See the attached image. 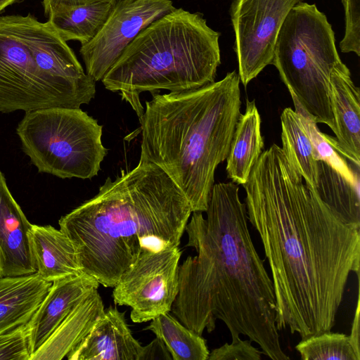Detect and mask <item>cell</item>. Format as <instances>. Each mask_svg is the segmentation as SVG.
Segmentation results:
<instances>
[{"label":"cell","mask_w":360,"mask_h":360,"mask_svg":"<svg viewBox=\"0 0 360 360\" xmlns=\"http://www.w3.org/2000/svg\"><path fill=\"white\" fill-rule=\"evenodd\" d=\"M243 187L248 221L270 267L277 329L301 339L331 330L350 274L359 276L360 228L340 219L304 184L275 143Z\"/></svg>","instance_id":"1"},{"label":"cell","mask_w":360,"mask_h":360,"mask_svg":"<svg viewBox=\"0 0 360 360\" xmlns=\"http://www.w3.org/2000/svg\"><path fill=\"white\" fill-rule=\"evenodd\" d=\"M205 212H193L186 226V245L197 255L179 266L170 311L200 335L220 320L232 342L243 335L269 359L289 360L276 327L273 283L252 239L238 184H214Z\"/></svg>","instance_id":"2"},{"label":"cell","mask_w":360,"mask_h":360,"mask_svg":"<svg viewBox=\"0 0 360 360\" xmlns=\"http://www.w3.org/2000/svg\"><path fill=\"white\" fill-rule=\"evenodd\" d=\"M192 214L184 194L156 165L139 160L108 177L93 198L63 216L82 270L111 287L143 252L178 247Z\"/></svg>","instance_id":"3"},{"label":"cell","mask_w":360,"mask_h":360,"mask_svg":"<svg viewBox=\"0 0 360 360\" xmlns=\"http://www.w3.org/2000/svg\"><path fill=\"white\" fill-rule=\"evenodd\" d=\"M240 77L228 72L200 88L152 93L139 119L141 161L163 170L188 200L205 212L217 166L229 154L240 115Z\"/></svg>","instance_id":"4"},{"label":"cell","mask_w":360,"mask_h":360,"mask_svg":"<svg viewBox=\"0 0 360 360\" xmlns=\"http://www.w3.org/2000/svg\"><path fill=\"white\" fill-rule=\"evenodd\" d=\"M219 35L200 13L175 8L141 30L101 82L140 118L142 92L189 91L215 82Z\"/></svg>","instance_id":"5"},{"label":"cell","mask_w":360,"mask_h":360,"mask_svg":"<svg viewBox=\"0 0 360 360\" xmlns=\"http://www.w3.org/2000/svg\"><path fill=\"white\" fill-rule=\"evenodd\" d=\"M335 35L315 4L300 2L288 13L275 44L272 64L290 94L314 117L335 133L330 76L342 63Z\"/></svg>","instance_id":"6"},{"label":"cell","mask_w":360,"mask_h":360,"mask_svg":"<svg viewBox=\"0 0 360 360\" xmlns=\"http://www.w3.org/2000/svg\"><path fill=\"white\" fill-rule=\"evenodd\" d=\"M102 129L80 108H49L26 112L16 132L39 172L90 179L98 175L108 153Z\"/></svg>","instance_id":"7"},{"label":"cell","mask_w":360,"mask_h":360,"mask_svg":"<svg viewBox=\"0 0 360 360\" xmlns=\"http://www.w3.org/2000/svg\"><path fill=\"white\" fill-rule=\"evenodd\" d=\"M95 94L41 71L22 41L0 27V112L80 108Z\"/></svg>","instance_id":"8"},{"label":"cell","mask_w":360,"mask_h":360,"mask_svg":"<svg viewBox=\"0 0 360 360\" xmlns=\"http://www.w3.org/2000/svg\"><path fill=\"white\" fill-rule=\"evenodd\" d=\"M178 247L141 252L120 277L112 291L115 304L131 307L134 323L151 321L169 312L179 290Z\"/></svg>","instance_id":"9"},{"label":"cell","mask_w":360,"mask_h":360,"mask_svg":"<svg viewBox=\"0 0 360 360\" xmlns=\"http://www.w3.org/2000/svg\"><path fill=\"white\" fill-rule=\"evenodd\" d=\"M302 0H233L231 17L238 75L244 86L272 64L276 39L290 9Z\"/></svg>","instance_id":"10"},{"label":"cell","mask_w":360,"mask_h":360,"mask_svg":"<svg viewBox=\"0 0 360 360\" xmlns=\"http://www.w3.org/2000/svg\"><path fill=\"white\" fill-rule=\"evenodd\" d=\"M174 8L172 0H120L98 34L80 48L86 74L101 81L141 30Z\"/></svg>","instance_id":"11"},{"label":"cell","mask_w":360,"mask_h":360,"mask_svg":"<svg viewBox=\"0 0 360 360\" xmlns=\"http://www.w3.org/2000/svg\"><path fill=\"white\" fill-rule=\"evenodd\" d=\"M0 27L22 41L41 71L96 93V82L49 21L39 22L31 14L8 15L0 16Z\"/></svg>","instance_id":"12"},{"label":"cell","mask_w":360,"mask_h":360,"mask_svg":"<svg viewBox=\"0 0 360 360\" xmlns=\"http://www.w3.org/2000/svg\"><path fill=\"white\" fill-rule=\"evenodd\" d=\"M32 227L0 171V276L37 272L30 242Z\"/></svg>","instance_id":"13"},{"label":"cell","mask_w":360,"mask_h":360,"mask_svg":"<svg viewBox=\"0 0 360 360\" xmlns=\"http://www.w3.org/2000/svg\"><path fill=\"white\" fill-rule=\"evenodd\" d=\"M330 100L335 124V137L326 134L332 147L360 167V94L348 68L342 63L329 79Z\"/></svg>","instance_id":"14"},{"label":"cell","mask_w":360,"mask_h":360,"mask_svg":"<svg viewBox=\"0 0 360 360\" xmlns=\"http://www.w3.org/2000/svg\"><path fill=\"white\" fill-rule=\"evenodd\" d=\"M98 286L99 283L84 272L52 282L48 294L29 323L31 356L72 309L88 295L98 290Z\"/></svg>","instance_id":"15"},{"label":"cell","mask_w":360,"mask_h":360,"mask_svg":"<svg viewBox=\"0 0 360 360\" xmlns=\"http://www.w3.org/2000/svg\"><path fill=\"white\" fill-rule=\"evenodd\" d=\"M115 307L105 309L68 360H139L143 346L130 330L124 316Z\"/></svg>","instance_id":"16"},{"label":"cell","mask_w":360,"mask_h":360,"mask_svg":"<svg viewBox=\"0 0 360 360\" xmlns=\"http://www.w3.org/2000/svg\"><path fill=\"white\" fill-rule=\"evenodd\" d=\"M51 285L37 272L0 276V334L29 324Z\"/></svg>","instance_id":"17"},{"label":"cell","mask_w":360,"mask_h":360,"mask_svg":"<svg viewBox=\"0 0 360 360\" xmlns=\"http://www.w3.org/2000/svg\"><path fill=\"white\" fill-rule=\"evenodd\" d=\"M104 310L102 298L96 290L72 309L30 360L67 358L87 337Z\"/></svg>","instance_id":"18"},{"label":"cell","mask_w":360,"mask_h":360,"mask_svg":"<svg viewBox=\"0 0 360 360\" xmlns=\"http://www.w3.org/2000/svg\"><path fill=\"white\" fill-rule=\"evenodd\" d=\"M30 242L37 273L41 278L53 282L83 272L72 242L60 229L32 224Z\"/></svg>","instance_id":"19"},{"label":"cell","mask_w":360,"mask_h":360,"mask_svg":"<svg viewBox=\"0 0 360 360\" xmlns=\"http://www.w3.org/2000/svg\"><path fill=\"white\" fill-rule=\"evenodd\" d=\"M263 148L260 115L255 101L247 100L245 112L239 116L226 159L228 177L243 186Z\"/></svg>","instance_id":"20"},{"label":"cell","mask_w":360,"mask_h":360,"mask_svg":"<svg viewBox=\"0 0 360 360\" xmlns=\"http://www.w3.org/2000/svg\"><path fill=\"white\" fill-rule=\"evenodd\" d=\"M120 0H90L84 4L57 11L48 21L65 41L84 44L103 27Z\"/></svg>","instance_id":"21"},{"label":"cell","mask_w":360,"mask_h":360,"mask_svg":"<svg viewBox=\"0 0 360 360\" xmlns=\"http://www.w3.org/2000/svg\"><path fill=\"white\" fill-rule=\"evenodd\" d=\"M314 190L340 219L360 228L359 186L352 184L328 163L319 160Z\"/></svg>","instance_id":"22"},{"label":"cell","mask_w":360,"mask_h":360,"mask_svg":"<svg viewBox=\"0 0 360 360\" xmlns=\"http://www.w3.org/2000/svg\"><path fill=\"white\" fill-rule=\"evenodd\" d=\"M282 149L305 184L315 188L317 159L311 140L299 115L291 108L281 115Z\"/></svg>","instance_id":"23"},{"label":"cell","mask_w":360,"mask_h":360,"mask_svg":"<svg viewBox=\"0 0 360 360\" xmlns=\"http://www.w3.org/2000/svg\"><path fill=\"white\" fill-rule=\"evenodd\" d=\"M146 330L152 331L166 345L172 360H207L210 351L206 340L185 326L169 312L150 321Z\"/></svg>","instance_id":"24"},{"label":"cell","mask_w":360,"mask_h":360,"mask_svg":"<svg viewBox=\"0 0 360 360\" xmlns=\"http://www.w3.org/2000/svg\"><path fill=\"white\" fill-rule=\"evenodd\" d=\"M295 111L299 115L314 147L317 160H323L341 174L352 184L359 186V166L347 162L328 142L326 134L317 127L314 117L301 105L296 97L290 94Z\"/></svg>","instance_id":"25"},{"label":"cell","mask_w":360,"mask_h":360,"mask_svg":"<svg viewBox=\"0 0 360 360\" xmlns=\"http://www.w3.org/2000/svg\"><path fill=\"white\" fill-rule=\"evenodd\" d=\"M295 349L302 360H360L349 335L331 330L302 339Z\"/></svg>","instance_id":"26"},{"label":"cell","mask_w":360,"mask_h":360,"mask_svg":"<svg viewBox=\"0 0 360 360\" xmlns=\"http://www.w3.org/2000/svg\"><path fill=\"white\" fill-rule=\"evenodd\" d=\"M29 324L0 334V360H30Z\"/></svg>","instance_id":"27"},{"label":"cell","mask_w":360,"mask_h":360,"mask_svg":"<svg viewBox=\"0 0 360 360\" xmlns=\"http://www.w3.org/2000/svg\"><path fill=\"white\" fill-rule=\"evenodd\" d=\"M345 11V32L340 43L342 52L360 56V0H343Z\"/></svg>","instance_id":"28"},{"label":"cell","mask_w":360,"mask_h":360,"mask_svg":"<svg viewBox=\"0 0 360 360\" xmlns=\"http://www.w3.org/2000/svg\"><path fill=\"white\" fill-rule=\"evenodd\" d=\"M262 354V352L254 347L250 339H240L213 349L207 360H260Z\"/></svg>","instance_id":"29"},{"label":"cell","mask_w":360,"mask_h":360,"mask_svg":"<svg viewBox=\"0 0 360 360\" xmlns=\"http://www.w3.org/2000/svg\"><path fill=\"white\" fill-rule=\"evenodd\" d=\"M172 360L165 343L158 337L146 346H143L139 360Z\"/></svg>","instance_id":"30"},{"label":"cell","mask_w":360,"mask_h":360,"mask_svg":"<svg viewBox=\"0 0 360 360\" xmlns=\"http://www.w3.org/2000/svg\"><path fill=\"white\" fill-rule=\"evenodd\" d=\"M90 0H43L44 13L49 16L51 13L65 8L84 4Z\"/></svg>","instance_id":"31"},{"label":"cell","mask_w":360,"mask_h":360,"mask_svg":"<svg viewBox=\"0 0 360 360\" xmlns=\"http://www.w3.org/2000/svg\"><path fill=\"white\" fill-rule=\"evenodd\" d=\"M360 314V297L359 288H358V296L356 301L354 317L352 325L351 333L349 335L351 345L355 353L360 356V341H359V315Z\"/></svg>","instance_id":"32"},{"label":"cell","mask_w":360,"mask_h":360,"mask_svg":"<svg viewBox=\"0 0 360 360\" xmlns=\"http://www.w3.org/2000/svg\"><path fill=\"white\" fill-rule=\"evenodd\" d=\"M20 0H0V13L8 6L12 5L14 3L19 1Z\"/></svg>","instance_id":"33"}]
</instances>
